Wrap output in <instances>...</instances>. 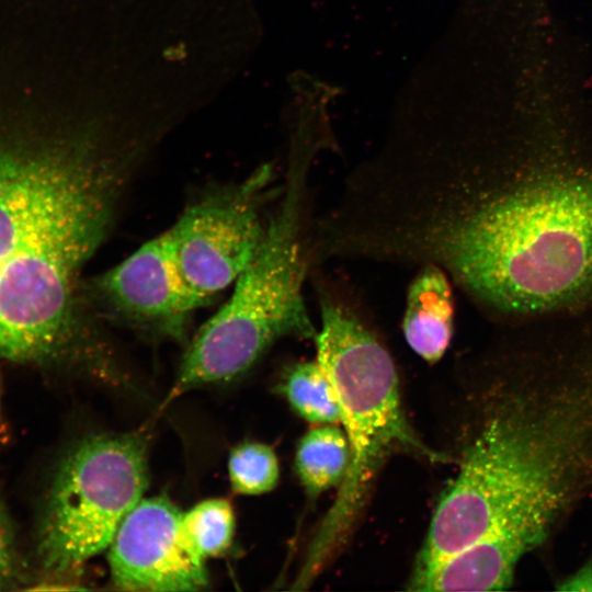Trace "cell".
<instances>
[{"label": "cell", "mask_w": 592, "mask_h": 592, "mask_svg": "<svg viewBox=\"0 0 592 592\" xmlns=\"http://www.w3.org/2000/svg\"><path fill=\"white\" fill-rule=\"evenodd\" d=\"M503 110L451 155L365 164L339 194L349 260L434 264L504 327L592 297V60L554 7L502 31Z\"/></svg>", "instance_id": "obj_1"}, {"label": "cell", "mask_w": 592, "mask_h": 592, "mask_svg": "<svg viewBox=\"0 0 592 592\" xmlns=\"http://www.w3.org/2000/svg\"><path fill=\"white\" fill-rule=\"evenodd\" d=\"M149 145L102 122L0 133L1 357L70 362L102 382L119 374L82 276Z\"/></svg>", "instance_id": "obj_2"}, {"label": "cell", "mask_w": 592, "mask_h": 592, "mask_svg": "<svg viewBox=\"0 0 592 592\" xmlns=\"http://www.w3.org/2000/svg\"><path fill=\"white\" fill-rule=\"evenodd\" d=\"M505 328L498 384L431 520L436 557L489 537L519 563L592 494V297Z\"/></svg>", "instance_id": "obj_3"}, {"label": "cell", "mask_w": 592, "mask_h": 592, "mask_svg": "<svg viewBox=\"0 0 592 592\" xmlns=\"http://www.w3.org/2000/svg\"><path fill=\"white\" fill-rule=\"evenodd\" d=\"M303 153L289 161L261 242L232 295L186 343L169 398L242 375L281 339H315L304 297L314 216L310 161Z\"/></svg>", "instance_id": "obj_4"}, {"label": "cell", "mask_w": 592, "mask_h": 592, "mask_svg": "<svg viewBox=\"0 0 592 592\" xmlns=\"http://www.w3.org/2000/svg\"><path fill=\"white\" fill-rule=\"evenodd\" d=\"M316 360L334 386L350 464L337 500L315 537L300 577L310 580L343 540L382 463L395 452L441 460L405 417L395 363L355 309L318 284Z\"/></svg>", "instance_id": "obj_5"}, {"label": "cell", "mask_w": 592, "mask_h": 592, "mask_svg": "<svg viewBox=\"0 0 592 592\" xmlns=\"http://www.w3.org/2000/svg\"><path fill=\"white\" fill-rule=\"evenodd\" d=\"M147 482L143 434H98L76 444L48 494L38 543L42 566L65 572L107 548Z\"/></svg>", "instance_id": "obj_6"}, {"label": "cell", "mask_w": 592, "mask_h": 592, "mask_svg": "<svg viewBox=\"0 0 592 592\" xmlns=\"http://www.w3.org/2000/svg\"><path fill=\"white\" fill-rule=\"evenodd\" d=\"M275 170L258 167L246 179L206 192L163 232L177 273L198 308L235 284L264 234L266 206L276 197Z\"/></svg>", "instance_id": "obj_7"}, {"label": "cell", "mask_w": 592, "mask_h": 592, "mask_svg": "<svg viewBox=\"0 0 592 592\" xmlns=\"http://www.w3.org/2000/svg\"><path fill=\"white\" fill-rule=\"evenodd\" d=\"M89 309L103 323L125 327L145 338L186 344L197 307L171 260L163 232L125 260L84 281Z\"/></svg>", "instance_id": "obj_8"}, {"label": "cell", "mask_w": 592, "mask_h": 592, "mask_svg": "<svg viewBox=\"0 0 592 592\" xmlns=\"http://www.w3.org/2000/svg\"><path fill=\"white\" fill-rule=\"evenodd\" d=\"M182 512L167 498L140 499L110 545V571L127 591H197L208 583L205 560L184 537Z\"/></svg>", "instance_id": "obj_9"}, {"label": "cell", "mask_w": 592, "mask_h": 592, "mask_svg": "<svg viewBox=\"0 0 592 592\" xmlns=\"http://www.w3.org/2000/svg\"><path fill=\"white\" fill-rule=\"evenodd\" d=\"M419 267L408 286L401 329L412 351L434 364L445 354L453 338V282L437 265Z\"/></svg>", "instance_id": "obj_10"}, {"label": "cell", "mask_w": 592, "mask_h": 592, "mask_svg": "<svg viewBox=\"0 0 592 592\" xmlns=\"http://www.w3.org/2000/svg\"><path fill=\"white\" fill-rule=\"evenodd\" d=\"M350 447L337 424H317L300 439L295 470L309 496L340 486L348 473Z\"/></svg>", "instance_id": "obj_11"}, {"label": "cell", "mask_w": 592, "mask_h": 592, "mask_svg": "<svg viewBox=\"0 0 592 592\" xmlns=\"http://www.w3.org/2000/svg\"><path fill=\"white\" fill-rule=\"evenodd\" d=\"M278 391L293 410L309 423L340 424V406L333 384L315 358L289 366Z\"/></svg>", "instance_id": "obj_12"}, {"label": "cell", "mask_w": 592, "mask_h": 592, "mask_svg": "<svg viewBox=\"0 0 592 592\" xmlns=\"http://www.w3.org/2000/svg\"><path fill=\"white\" fill-rule=\"evenodd\" d=\"M181 525L192 549L206 561L223 554L231 545L234 509L226 499H207L182 512Z\"/></svg>", "instance_id": "obj_13"}, {"label": "cell", "mask_w": 592, "mask_h": 592, "mask_svg": "<svg viewBox=\"0 0 592 592\" xmlns=\"http://www.w3.org/2000/svg\"><path fill=\"white\" fill-rule=\"evenodd\" d=\"M231 489L239 494L257 496L271 491L280 476L274 449L264 443L248 441L237 445L228 458Z\"/></svg>", "instance_id": "obj_14"}, {"label": "cell", "mask_w": 592, "mask_h": 592, "mask_svg": "<svg viewBox=\"0 0 592 592\" xmlns=\"http://www.w3.org/2000/svg\"><path fill=\"white\" fill-rule=\"evenodd\" d=\"M14 550L11 532L0 509V590L9 584L14 574Z\"/></svg>", "instance_id": "obj_15"}, {"label": "cell", "mask_w": 592, "mask_h": 592, "mask_svg": "<svg viewBox=\"0 0 592 592\" xmlns=\"http://www.w3.org/2000/svg\"><path fill=\"white\" fill-rule=\"evenodd\" d=\"M562 591H592V558L565 578L557 588Z\"/></svg>", "instance_id": "obj_16"}, {"label": "cell", "mask_w": 592, "mask_h": 592, "mask_svg": "<svg viewBox=\"0 0 592 592\" xmlns=\"http://www.w3.org/2000/svg\"><path fill=\"white\" fill-rule=\"evenodd\" d=\"M2 420V405H1V380H0V423Z\"/></svg>", "instance_id": "obj_17"}]
</instances>
